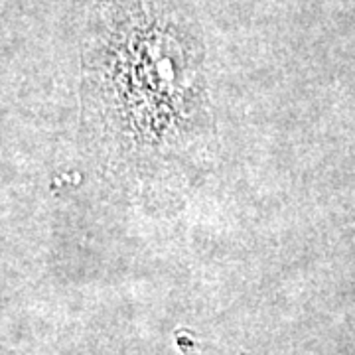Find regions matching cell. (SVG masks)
Listing matches in <instances>:
<instances>
[{
  "mask_svg": "<svg viewBox=\"0 0 355 355\" xmlns=\"http://www.w3.org/2000/svg\"><path fill=\"white\" fill-rule=\"evenodd\" d=\"M176 347L178 355H200L198 349V342L193 340V336L188 331L180 330L176 334Z\"/></svg>",
  "mask_w": 355,
  "mask_h": 355,
  "instance_id": "6da1fadb",
  "label": "cell"
}]
</instances>
